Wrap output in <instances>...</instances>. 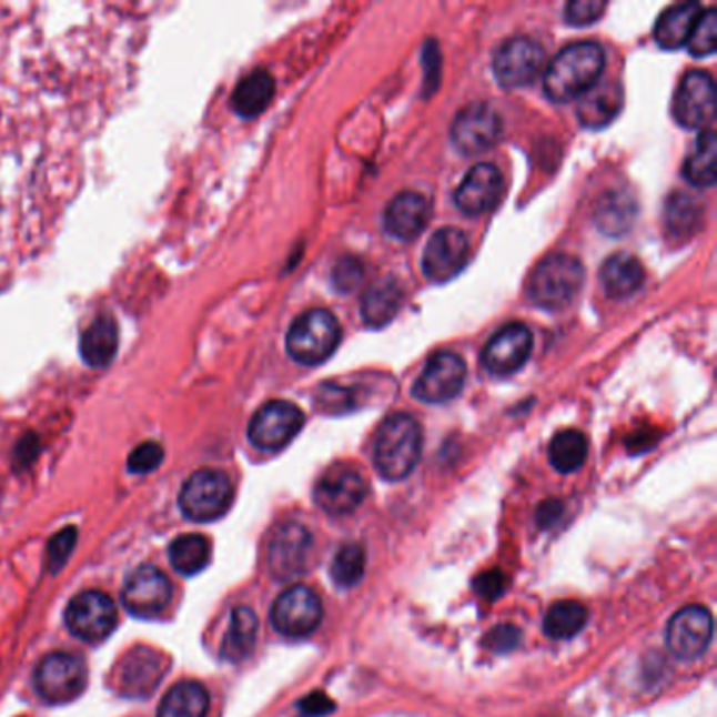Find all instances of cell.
Listing matches in <instances>:
<instances>
[{
    "label": "cell",
    "instance_id": "obj_1",
    "mask_svg": "<svg viewBox=\"0 0 717 717\" xmlns=\"http://www.w3.org/2000/svg\"><path fill=\"white\" fill-rule=\"evenodd\" d=\"M606 53L594 40L564 47L545 70V95L556 103L580 98L598 82Z\"/></svg>",
    "mask_w": 717,
    "mask_h": 717
},
{
    "label": "cell",
    "instance_id": "obj_2",
    "mask_svg": "<svg viewBox=\"0 0 717 717\" xmlns=\"http://www.w3.org/2000/svg\"><path fill=\"white\" fill-rule=\"evenodd\" d=\"M423 451V432L415 417L396 413L383 421L375 438V467L385 479L406 478L415 467Z\"/></svg>",
    "mask_w": 717,
    "mask_h": 717
},
{
    "label": "cell",
    "instance_id": "obj_3",
    "mask_svg": "<svg viewBox=\"0 0 717 717\" xmlns=\"http://www.w3.org/2000/svg\"><path fill=\"white\" fill-rule=\"evenodd\" d=\"M585 280L583 263L566 255L554 253L537 263L528 282V297L543 310H562L573 303Z\"/></svg>",
    "mask_w": 717,
    "mask_h": 717
},
{
    "label": "cell",
    "instance_id": "obj_4",
    "mask_svg": "<svg viewBox=\"0 0 717 717\" xmlns=\"http://www.w3.org/2000/svg\"><path fill=\"white\" fill-rule=\"evenodd\" d=\"M340 341V320L329 310L316 307L307 310L291 324L286 333V352L300 364L316 366L335 354Z\"/></svg>",
    "mask_w": 717,
    "mask_h": 717
},
{
    "label": "cell",
    "instance_id": "obj_5",
    "mask_svg": "<svg viewBox=\"0 0 717 717\" xmlns=\"http://www.w3.org/2000/svg\"><path fill=\"white\" fill-rule=\"evenodd\" d=\"M234 498L230 478L218 469H199L181 486L180 507L185 518L213 522L221 518Z\"/></svg>",
    "mask_w": 717,
    "mask_h": 717
},
{
    "label": "cell",
    "instance_id": "obj_6",
    "mask_svg": "<svg viewBox=\"0 0 717 717\" xmlns=\"http://www.w3.org/2000/svg\"><path fill=\"white\" fill-rule=\"evenodd\" d=\"M34 686L40 698L51 705L70 703L87 688V665L72 653L47 655L37 667Z\"/></svg>",
    "mask_w": 717,
    "mask_h": 717
},
{
    "label": "cell",
    "instance_id": "obj_7",
    "mask_svg": "<svg viewBox=\"0 0 717 717\" xmlns=\"http://www.w3.org/2000/svg\"><path fill=\"white\" fill-rule=\"evenodd\" d=\"M119 623V608L101 592H82L65 608V627L74 638L98 644L114 632Z\"/></svg>",
    "mask_w": 717,
    "mask_h": 717
},
{
    "label": "cell",
    "instance_id": "obj_8",
    "mask_svg": "<svg viewBox=\"0 0 717 717\" xmlns=\"http://www.w3.org/2000/svg\"><path fill=\"white\" fill-rule=\"evenodd\" d=\"M322 602L307 585H293L272 606V625L286 638H307L319 629Z\"/></svg>",
    "mask_w": 717,
    "mask_h": 717
},
{
    "label": "cell",
    "instance_id": "obj_9",
    "mask_svg": "<svg viewBox=\"0 0 717 717\" xmlns=\"http://www.w3.org/2000/svg\"><path fill=\"white\" fill-rule=\"evenodd\" d=\"M303 423L305 417L300 406L284 400H272L251 418L249 440L261 451H280L300 434Z\"/></svg>",
    "mask_w": 717,
    "mask_h": 717
},
{
    "label": "cell",
    "instance_id": "obj_10",
    "mask_svg": "<svg viewBox=\"0 0 717 717\" xmlns=\"http://www.w3.org/2000/svg\"><path fill=\"white\" fill-rule=\"evenodd\" d=\"M495 77L507 89L528 87L545 68V51L537 40L514 37L505 40L495 53Z\"/></svg>",
    "mask_w": 717,
    "mask_h": 717
},
{
    "label": "cell",
    "instance_id": "obj_11",
    "mask_svg": "<svg viewBox=\"0 0 717 717\" xmlns=\"http://www.w3.org/2000/svg\"><path fill=\"white\" fill-rule=\"evenodd\" d=\"M451 138L463 154H478L493 148L501 138V117L497 110L486 101H474L458 112Z\"/></svg>",
    "mask_w": 717,
    "mask_h": 717
},
{
    "label": "cell",
    "instance_id": "obj_12",
    "mask_svg": "<svg viewBox=\"0 0 717 717\" xmlns=\"http://www.w3.org/2000/svg\"><path fill=\"white\" fill-rule=\"evenodd\" d=\"M169 669V658L148 646H135L120 658L117 667V686L120 695L131 698H148Z\"/></svg>",
    "mask_w": 717,
    "mask_h": 717
},
{
    "label": "cell",
    "instance_id": "obj_13",
    "mask_svg": "<svg viewBox=\"0 0 717 717\" xmlns=\"http://www.w3.org/2000/svg\"><path fill=\"white\" fill-rule=\"evenodd\" d=\"M716 114V82L709 72L693 70L679 82L674 98V119L686 129H703Z\"/></svg>",
    "mask_w": 717,
    "mask_h": 717
},
{
    "label": "cell",
    "instance_id": "obj_14",
    "mask_svg": "<svg viewBox=\"0 0 717 717\" xmlns=\"http://www.w3.org/2000/svg\"><path fill=\"white\" fill-rule=\"evenodd\" d=\"M366 497V482L350 465H333L320 476L314 501L331 516H347L356 512Z\"/></svg>",
    "mask_w": 717,
    "mask_h": 717
},
{
    "label": "cell",
    "instance_id": "obj_15",
    "mask_svg": "<svg viewBox=\"0 0 717 717\" xmlns=\"http://www.w3.org/2000/svg\"><path fill=\"white\" fill-rule=\"evenodd\" d=\"M714 638V617L705 606H686L667 625V648L684 660L698 658Z\"/></svg>",
    "mask_w": 717,
    "mask_h": 717
},
{
    "label": "cell",
    "instance_id": "obj_16",
    "mask_svg": "<svg viewBox=\"0 0 717 717\" xmlns=\"http://www.w3.org/2000/svg\"><path fill=\"white\" fill-rule=\"evenodd\" d=\"M173 596L171 580L154 566H140L133 570L122 587V606L135 617H156Z\"/></svg>",
    "mask_w": 717,
    "mask_h": 717
},
{
    "label": "cell",
    "instance_id": "obj_17",
    "mask_svg": "<svg viewBox=\"0 0 717 717\" xmlns=\"http://www.w3.org/2000/svg\"><path fill=\"white\" fill-rule=\"evenodd\" d=\"M533 352V333L526 324L512 322L503 326L482 352V364L491 375L507 377L519 371Z\"/></svg>",
    "mask_w": 717,
    "mask_h": 717
},
{
    "label": "cell",
    "instance_id": "obj_18",
    "mask_svg": "<svg viewBox=\"0 0 717 717\" xmlns=\"http://www.w3.org/2000/svg\"><path fill=\"white\" fill-rule=\"evenodd\" d=\"M467 377L465 362L453 352H440L430 360L415 381L413 396L427 404H442L457 398Z\"/></svg>",
    "mask_w": 717,
    "mask_h": 717
},
{
    "label": "cell",
    "instance_id": "obj_19",
    "mask_svg": "<svg viewBox=\"0 0 717 717\" xmlns=\"http://www.w3.org/2000/svg\"><path fill=\"white\" fill-rule=\"evenodd\" d=\"M312 552V535L305 526L289 522L282 524L267 547L270 573L279 580L300 577L307 568Z\"/></svg>",
    "mask_w": 717,
    "mask_h": 717
},
{
    "label": "cell",
    "instance_id": "obj_20",
    "mask_svg": "<svg viewBox=\"0 0 717 717\" xmlns=\"http://www.w3.org/2000/svg\"><path fill=\"white\" fill-rule=\"evenodd\" d=\"M469 257V240L458 228H440L423 251V274L432 282L455 279Z\"/></svg>",
    "mask_w": 717,
    "mask_h": 717
},
{
    "label": "cell",
    "instance_id": "obj_21",
    "mask_svg": "<svg viewBox=\"0 0 717 717\" xmlns=\"http://www.w3.org/2000/svg\"><path fill=\"white\" fill-rule=\"evenodd\" d=\"M503 196V175L495 164L482 162L469 169L455 192L458 211L472 218L493 211Z\"/></svg>",
    "mask_w": 717,
    "mask_h": 717
},
{
    "label": "cell",
    "instance_id": "obj_22",
    "mask_svg": "<svg viewBox=\"0 0 717 717\" xmlns=\"http://www.w3.org/2000/svg\"><path fill=\"white\" fill-rule=\"evenodd\" d=\"M430 202L418 192H402L385 209V230L398 240L417 239L430 221Z\"/></svg>",
    "mask_w": 717,
    "mask_h": 717
},
{
    "label": "cell",
    "instance_id": "obj_23",
    "mask_svg": "<svg viewBox=\"0 0 717 717\" xmlns=\"http://www.w3.org/2000/svg\"><path fill=\"white\" fill-rule=\"evenodd\" d=\"M620 108H623L620 84L615 80L596 82L578 98V120L587 129H602L617 119Z\"/></svg>",
    "mask_w": 717,
    "mask_h": 717
},
{
    "label": "cell",
    "instance_id": "obj_24",
    "mask_svg": "<svg viewBox=\"0 0 717 717\" xmlns=\"http://www.w3.org/2000/svg\"><path fill=\"white\" fill-rule=\"evenodd\" d=\"M79 347L80 356L89 366L93 368L108 366L119 352V324L112 316H100L93 320L84 329Z\"/></svg>",
    "mask_w": 717,
    "mask_h": 717
},
{
    "label": "cell",
    "instance_id": "obj_25",
    "mask_svg": "<svg viewBox=\"0 0 717 717\" xmlns=\"http://www.w3.org/2000/svg\"><path fill=\"white\" fill-rule=\"evenodd\" d=\"M700 13L703 9L698 2H681L663 11L655 26V40L658 47L667 51H676L679 47H684L690 39Z\"/></svg>",
    "mask_w": 717,
    "mask_h": 717
},
{
    "label": "cell",
    "instance_id": "obj_26",
    "mask_svg": "<svg viewBox=\"0 0 717 717\" xmlns=\"http://www.w3.org/2000/svg\"><path fill=\"white\" fill-rule=\"evenodd\" d=\"M599 279H602L604 291L608 293V297L625 300L638 291L646 274H644V265L639 263L638 257H634L629 253H617L604 261V265L599 270Z\"/></svg>",
    "mask_w": 717,
    "mask_h": 717
},
{
    "label": "cell",
    "instance_id": "obj_27",
    "mask_svg": "<svg viewBox=\"0 0 717 717\" xmlns=\"http://www.w3.org/2000/svg\"><path fill=\"white\" fill-rule=\"evenodd\" d=\"M402 301H404V291L398 280H377L362 300V320L371 329H381L398 314Z\"/></svg>",
    "mask_w": 717,
    "mask_h": 717
},
{
    "label": "cell",
    "instance_id": "obj_28",
    "mask_svg": "<svg viewBox=\"0 0 717 717\" xmlns=\"http://www.w3.org/2000/svg\"><path fill=\"white\" fill-rule=\"evenodd\" d=\"M276 84L267 70H255L240 80L232 93V108L242 119H255L270 105Z\"/></svg>",
    "mask_w": 717,
    "mask_h": 717
},
{
    "label": "cell",
    "instance_id": "obj_29",
    "mask_svg": "<svg viewBox=\"0 0 717 717\" xmlns=\"http://www.w3.org/2000/svg\"><path fill=\"white\" fill-rule=\"evenodd\" d=\"M257 627L260 623L251 608L246 606L234 608L228 634L221 642V657L230 663H240L249 657L257 642Z\"/></svg>",
    "mask_w": 717,
    "mask_h": 717
},
{
    "label": "cell",
    "instance_id": "obj_30",
    "mask_svg": "<svg viewBox=\"0 0 717 717\" xmlns=\"http://www.w3.org/2000/svg\"><path fill=\"white\" fill-rule=\"evenodd\" d=\"M209 693L199 681H180L160 700L159 717H206Z\"/></svg>",
    "mask_w": 717,
    "mask_h": 717
},
{
    "label": "cell",
    "instance_id": "obj_31",
    "mask_svg": "<svg viewBox=\"0 0 717 717\" xmlns=\"http://www.w3.org/2000/svg\"><path fill=\"white\" fill-rule=\"evenodd\" d=\"M716 133L711 127L700 131L693 154L684 162L681 175L697 188H711L716 183Z\"/></svg>",
    "mask_w": 717,
    "mask_h": 717
},
{
    "label": "cell",
    "instance_id": "obj_32",
    "mask_svg": "<svg viewBox=\"0 0 717 717\" xmlns=\"http://www.w3.org/2000/svg\"><path fill=\"white\" fill-rule=\"evenodd\" d=\"M173 568L183 577H194L211 562V543L202 535H181L169 547Z\"/></svg>",
    "mask_w": 717,
    "mask_h": 717
},
{
    "label": "cell",
    "instance_id": "obj_33",
    "mask_svg": "<svg viewBox=\"0 0 717 717\" xmlns=\"http://www.w3.org/2000/svg\"><path fill=\"white\" fill-rule=\"evenodd\" d=\"M587 625V608L577 599H559L543 618V632L552 639L575 638Z\"/></svg>",
    "mask_w": 717,
    "mask_h": 717
},
{
    "label": "cell",
    "instance_id": "obj_34",
    "mask_svg": "<svg viewBox=\"0 0 717 717\" xmlns=\"http://www.w3.org/2000/svg\"><path fill=\"white\" fill-rule=\"evenodd\" d=\"M634 218H636V204L627 194L608 192L606 196L598 200L596 223L602 232L610 236H620L632 228Z\"/></svg>",
    "mask_w": 717,
    "mask_h": 717
},
{
    "label": "cell",
    "instance_id": "obj_35",
    "mask_svg": "<svg viewBox=\"0 0 717 717\" xmlns=\"http://www.w3.org/2000/svg\"><path fill=\"white\" fill-rule=\"evenodd\" d=\"M587 458V438L578 430H564L549 444V461L562 474H573Z\"/></svg>",
    "mask_w": 717,
    "mask_h": 717
},
{
    "label": "cell",
    "instance_id": "obj_36",
    "mask_svg": "<svg viewBox=\"0 0 717 717\" xmlns=\"http://www.w3.org/2000/svg\"><path fill=\"white\" fill-rule=\"evenodd\" d=\"M366 568V552L358 543L343 545L331 564V577L340 587H354Z\"/></svg>",
    "mask_w": 717,
    "mask_h": 717
},
{
    "label": "cell",
    "instance_id": "obj_37",
    "mask_svg": "<svg viewBox=\"0 0 717 717\" xmlns=\"http://www.w3.org/2000/svg\"><path fill=\"white\" fill-rule=\"evenodd\" d=\"M665 221L671 234L690 236L698 225L697 200L688 194H674L665 206Z\"/></svg>",
    "mask_w": 717,
    "mask_h": 717
},
{
    "label": "cell",
    "instance_id": "obj_38",
    "mask_svg": "<svg viewBox=\"0 0 717 717\" xmlns=\"http://www.w3.org/2000/svg\"><path fill=\"white\" fill-rule=\"evenodd\" d=\"M717 42V13L716 9H707L700 13L697 26L686 42L688 51L695 58H707L716 51Z\"/></svg>",
    "mask_w": 717,
    "mask_h": 717
},
{
    "label": "cell",
    "instance_id": "obj_39",
    "mask_svg": "<svg viewBox=\"0 0 717 717\" xmlns=\"http://www.w3.org/2000/svg\"><path fill=\"white\" fill-rule=\"evenodd\" d=\"M162 458H164V448L159 442H143L129 455L127 467L133 474H150L159 469Z\"/></svg>",
    "mask_w": 717,
    "mask_h": 717
},
{
    "label": "cell",
    "instance_id": "obj_40",
    "mask_svg": "<svg viewBox=\"0 0 717 717\" xmlns=\"http://www.w3.org/2000/svg\"><path fill=\"white\" fill-rule=\"evenodd\" d=\"M77 545V528H63L55 537L49 541L47 547V564L51 573H58L65 559L70 558L72 549Z\"/></svg>",
    "mask_w": 717,
    "mask_h": 717
},
{
    "label": "cell",
    "instance_id": "obj_41",
    "mask_svg": "<svg viewBox=\"0 0 717 717\" xmlns=\"http://www.w3.org/2000/svg\"><path fill=\"white\" fill-rule=\"evenodd\" d=\"M606 11V2L599 0H573L566 4L564 16L570 26H589L599 20V16Z\"/></svg>",
    "mask_w": 717,
    "mask_h": 717
},
{
    "label": "cell",
    "instance_id": "obj_42",
    "mask_svg": "<svg viewBox=\"0 0 717 717\" xmlns=\"http://www.w3.org/2000/svg\"><path fill=\"white\" fill-rule=\"evenodd\" d=\"M484 644L495 653H512L519 644V629L514 625H498L486 636Z\"/></svg>",
    "mask_w": 717,
    "mask_h": 717
},
{
    "label": "cell",
    "instance_id": "obj_43",
    "mask_svg": "<svg viewBox=\"0 0 717 717\" xmlns=\"http://www.w3.org/2000/svg\"><path fill=\"white\" fill-rule=\"evenodd\" d=\"M474 589L478 592L482 598L495 599L501 598L507 589V577L501 573V570H488V573H482L474 580Z\"/></svg>",
    "mask_w": 717,
    "mask_h": 717
},
{
    "label": "cell",
    "instance_id": "obj_44",
    "mask_svg": "<svg viewBox=\"0 0 717 717\" xmlns=\"http://www.w3.org/2000/svg\"><path fill=\"white\" fill-rule=\"evenodd\" d=\"M360 279H362V267H360L358 261L352 260V257H345V260H341L337 263V267H335V284H337L341 293L356 289Z\"/></svg>",
    "mask_w": 717,
    "mask_h": 717
},
{
    "label": "cell",
    "instance_id": "obj_45",
    "mask_svg": "<svg viewBox=\"0 0 717 717\" xmlns=\"http://www.w3.org/2000/svg\"><path fill=\"white\" fill-rule=\"evenodd\" d=\"M300 711L303 714V717H322L329 716L331 711H335V700L324 695V693H312L307 697L303 698L300 703Z\"/></svg>",
    "mask_w": 717,
    "mask_h": 717
},
{
    "label": "cell",
    "instance_id": "obj_46",
    "mask_svg": "<svg viewBox=\"0 0 717 717\" xmlns=\"http://www.w3.org/2000/svg\"><path fill=\"white\" fill-rule=\"evenodd\" d=\"M562 512H564V505H562V501H556V498H549V501H545V503H543V505L538 507V524H541L543 528H549V526H554V524H556V519L562 516Z\"/></svg>",
    "mask_w": 717,
    "mask_h": 717
}]
</instances>
